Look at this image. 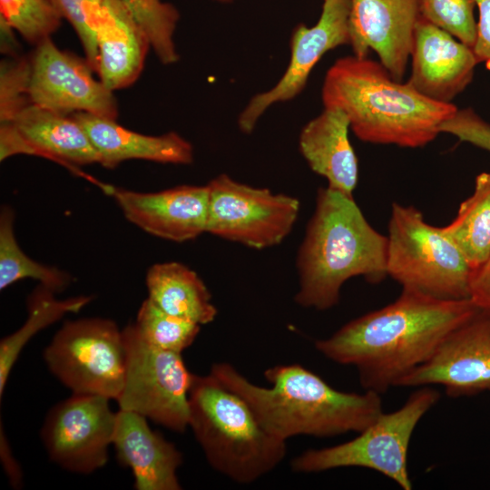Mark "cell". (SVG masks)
<instances>
[{
    "mask_svg": "<svg viewBox=\"0 0 490 490\" xmlns=\"http://www.w3.org/2000/svg\"><path fill=\"white\" fill-rule=\"evenodd\" d=\"M44 359L51 373L73 394L116 400L125 375L122 329L109 318L65 321L45 348Z\"/></svg>",
    "mask_w": 490,
    "mask_h": 490,
    "instance_id": "cell-8",
    "label": "cell"
},
{
    "mask_svg": "<svg viewBox=\"0 0 490 490\" xmlns=\"http://www.w3.org/2000/svg\"><path fill=\"white\" fill-rule=\"evenodd\" d=\"M387 276L402 288L444 300L470 299L472 268L444 231L413 205L394 202L387 235Z\"/></svg>",
    "mask_w": 490,
    "mask_h": 490,
    "instance_id": "cell-6",
    "label": "cell"
},
{
    "mask_svg": "<svg viewBox=\"0 0 490 490\" xmlns=\"http://www.w3.org/2000/svg\"><path fill=\"white\" fill-rule=\"evenodd\" d=\"M145 283L150 299L163 311L201 326L218 314L211 294L201 277L188 266L168 261L151 266Z\"/></svg>",
    "mask_w": 490,
    "mask_h": 490,
    "instance_id": "cell-23",
    "label": "cell"
},
{
    "mask_svg": "<svg viewBox=\"0 0 490 490\" xmlns=\"http://www.w3.org/2000/svg\"><path fill=\"white\" fill-rule=\"evenodd\" d=\"M470 299L477 307L490 309V254L482 265L472 271Z\"/></svg>",
    "mask_w": 490,
    "mask_h": 490,
    "instance_id": "cell-35",
    "label": "cell"
},
{
    "mask_svg": "<svg viewBox=\"0 0 490 490\" xmlns=\"http://www.w3.org/2000/svg\"><path fill=\"white\" fill-rule=\"evenodd\" d=\"M475 0H419L420 15L473 48L476 40Z\"/></svg>",
    "mask_w": 490,
    "mask_h": 490,
    "instance_id": "cell-30",
    "label": "cell"
},
{
    "mask_svg": "<svg viewBox=\"0 0 490 490\" xmlns=\"http://www.w3.org/2000/svg\"><path fill=\"white\" fill-rule=\"evenodd\" d=\"M91 0H49L63 19L73 26L77 34L85 58L96 73L97 44L94 32L91 26L88 5Z\"/></svg>",
    "mask_w": 490,
    "mask_h": 490,
    "instance_id": "cell-32",
    "label": "cell"
},
{
    "mask_svg": "<svg viewBox=\"0 0 490 490\" xmlns=\"http://www.w3.org/2000/svg\"><path fill=\"white\" fill-rule=\"evenodd\" d=\"M1 52L6 56H17L20 54V47L14 32H15L5 21L0 19Z\"/></svg>",
    "mask_w": 490,
    "mask_h": 490,
    "instance_id": "cell-37",
    "label": "cell"
},
{
    "mask_svg": "<svg viewBox=\"0 0 490 490\" xmlns=\"http://www.w3.org/2000/svg\"><path fill=\"white\" fill-rule=\"evenodd\" d=\"M443 230L473 270L486 260L490 254V172L476 176L473 194L460 204L456 218Z\"/></svg>",
    "mask_w": 490,
    "mask_h": 490,
    "instance_id": "cell-25",
    "label": "cell"
},
{
    "mask_svg": "<svg viewBox=\"0 0 490 490\" xmlns=\"http://www.w3.org/2000/svg\"><path fill=\"white\" fill-rule=\"evenodd\" d=\"M0 456L4 470L12 487L20 488L23 482L22 470L12 455V451L5 435L2 422L0 428Z\"/></svg>",
    "mask_w": 490,
    "mask_h": 490,
    "instance_id": "cell-36",
    "label": "cell"
},
{
    "mask_svg": "<svg viewBox=\"0 0 490 490\" xmlns=\"http://www.w3.org/2000/svg\"><path fill=\"white\" fill-rule=\"evenodd\" d=\"M206 232L255 250L280 244L292 230L299 201L221 173L209 181Z\"/></svg>",
    "mask_w": 490,
    "mask_h": 490,
    "instance_id": "cell-10",
    "label": "cell"
},
{
    "mask_svg": "<svg viewBox=\"0 0 490 490\" xmlns=\"http://www.w3.org/2000/svg\"><path fill=\"white\" fill-rule=\"evenodd\" d=\"M113 445L118 461L132 472L134 489H181L177 472L182 455L172 443L152 430L145 416L120 409Z\"/></svg>",
    "mask_w": 490,
    "mask_h": 490,
    "instance_id": "cell-20",
    "label": "cell"
},
{
    "mask_svg": "<svg viewBox=\"0 0 490 490\" xmlns=\"http://www.w3.org/2000/svg\"><path fill=\"white\" fill-rule=\"evenodd\" d=\"M190 418L209 465L239 484H250L285 458L286 441L260 424L249 404L211 373L192 375Z\"/></svg>",
    "mask_w": 490,
    "mask_h": 490,
    "instance_id": "cell-5",
    "label": "cell"
},
{
    "mask_svg": "<svg viewBox=\"0 0 490 490\" xmlns=\"http://www.w3.org/2000/svg\"><path fill=\"white\" fill-rule=\"evenodd\" d=\"M92 300L90 296L58 299L55 293L40 284L27 299L28 316L14 333L0 341V397L11 370L24 346L39 331L60 320L68 313H76Z\"/></svg>",
    "mask_w": 490,
    "mask_h": 490,
    "instance_id": "cell-24",
    "label": "cell"
},
{
    "mask_svg": "<svg viewBox=\"0 0 490 490\" xmlns=\"http://www.w3.org/2000/svg\"><path fill=\"white\" fill-rule=\"evenodd\" d=\"M349 129V120L341 109L324 107L302 128L299 148L310 169L328 181V188L353 197L358 163Z\"/></svg>",
    "mask_w": 490,
    "mask_h": 490,
    "instance_id": "cell-22",
    "label": "cell"
},
{
    "mask_svg": "<svg viewBox=\"0 0 490 490\" xmlns=\"http://www.w3.org/2000/svg\"><path fill=\"white\" fill-rule=\"evenodd\" d=\"M407 83L422 95L451 103L472 82L478 61L473 49L419 16Z\"/></svg>",
    "mask_w": 490,
    "mask_h": 490,
    "instance_id": "cell-18",
    "label": "cell"
},
{
    "mask_svg": "<svg viewBox=\"0 0 490 490\" xmlns=\"http://www.w3.org/2000/svg\"><path fill=\"white\" fill-rule=\"evenodd\" d=\"M124 217L143 231L174 242L206 232L208 187L180 185L156 192L104 186Z\"/></svg>",
    "mask_w": 490,
    "mask_h": 490,
    "instance_id": "cell-17",
    "label": "cell"
},
{
    "mask_svg": "<svg viewBox=\"0 0 490 490\" xmlns=\"http://www.w3.org/2000/svg\"><path fill=\"white\" fill-rule=\"evenodd\" d=\"M88 15L96 38L99 79L113 92L129 87L152 49L148 37L122 0H91Z\"/></svg>",
    "mask_w": 490,
    "mask_h": 490,
    "instance_id": "cell-19",
    "label": "cell"
},
{
    "mask_svg": "<svg viewBox=\"0 0 490 490\" xmlns=\"http://www.w3.org/2000/svg\"><path fill=\"white\" fill-rule=\"evenodd\" d=\"M125 375L116 399L120 409L138 413L175 432L189 427L192 375L181 353L147 343L133 324L122 328Z\"/></svg>",
    "mask_w": 490,
    "mask_h": 490,
    "instance_id": "cell-9",
    "label": "cell"
},
{
    "mask_svg": "<svg viewBox=\"0 0 490 490\" xmlns=\"http://www.w3.org/2000/svg\"><path fill=\"white\" fill-rule=\"evenodd\" d=\"M14 219L13 210L4 206L0 213V289L23 279H33L55 294L65 290L72 284L73 277L63 270L28 257L17 243Z\"/></svg>",
    "mask_w": 490,
    "mask_h": 490,
    "instance_id": "cell-26",
    "label": "cell"
},
{
    "mask_svg": "<svg viewBox=\"0 0 490 490\" xmlns=\"http://www.w3.org/2000/svg\"><path fill=\"white\" fill-rule=\"evenodd\" d=\"M109 400L73 394L49 410L40 436L54 463L77 474H91L106 465L116 423Z\"/></svg>",
    "mask_w": 490,
    "mask_h": 490,
    "instance_id": "cell-11",
    "label": "cell"
},
{
    "mask_svg": "<svg viewBox=\"0 0 490 490\" xmlns=\"http://www.w3.org/2000/svg\"><path fill=\"white\" fill-rule=\"evenodd\" d=\"M441 132L452 134L461 142L490 152V123L472 108H457L456 113L442 123Z\"/></svg>",
    "mask_w": 490,
    "mask_h": 490,
    "instance_id": "cell-33",
    "label": "cell"
},
{
    "mask_svg": "<svg viewBox=\"0 0 490 490\" xmlns=\"http://www.w3.org/2000/svg\"><path fill=\"white\" fill-rule=\"evenodd\" d=\"M478 307L470 299H438L409 289L387 306L354 318L315 342L325 358L354 366L361 387L378 394L426 362Z\"/></svg>",
    "mask_w": 490,
    "mask_h": 490,
    "instance_id": "cell-1",
    "label": "cell"
},
{
    "mask_svg": "<svg viewBox=\"0 0 490 490\" xmlns=\"http://www.w3.org/2000/svg\"><path fill=\"white\" fill-rule=\"evenodd\" d=\"M31 56H7L0 63V123L13 121L32 103Z\"/></svg>",
    "mask_w": 490,
    "mask_h": 490,
    "instance_id": "cell-31",
    "label": "cell"
},
{
    "mask_svg": "<svg viewBox=\"0 0 490 490\" xmlns=\"http://www.w3.org/2000/svg\"><path fill=\"white\" fill-rule=\"evenodd\" d=\"M324 107L348 116L356 136L376 144L423 147L440 133V126L457 110L433 101L407 82L394 80L379 62L356 55L338 59L326 73Z\"/></svg>",
    "mask_w": 490,
    "mask_h": 490,
    "instance_id": "cell-4",
    "label": "cell"
},
{
    "mask_svg": "<svg viewBox=\"0 0 490 490\" xmlns=\"http://www.w3.org/2000/svg\"><path fill=\"white\" fill-rule=\"evenodd\" d=\"M439 392L422 386L404 405L382 412L355 438L339 445L308 449L291 460L296 473H320L342 467H364L393 480L404 490L413 485L407 469V452L413 432L421 418L437 403Z\"/></svg>",
    "mask_w": 490,
    "mask_h": 490,
    "instance_id": "cell-7",
    "label": "cell"
},
{
    "mask_svg": "<svg viewBox=\"0 0 490 490\" xmlns=\"http://www.w3.org/2000/svg\"><path fill=\"white\" fill-rule=\"evenodd\" d=\"M149 39L151 48L163 64L179 61L174 34L180 20L178 9L162 0H122Z\"/></svg>",
    "mask_w": 490,
    "mask_h": 490,
    "instance_id": "cell-27",
    "label": "cell"
},
{
    "mask_svg": "<svg viewBox=\"0 0 490 490\" xmlns=\"http://www.w3.org/2000/svg\"><path fill=\"white\" fill-rule=\"evenodd\" d=\"M387 236L370 225L354 197L319 188L297 253L296 303L327 310L339 302L349 279L361 276L380 283L387 277Z\"/></svg>",
    "mask_w": 490,
    "mask_h": 490,
    "instance_id": "cell-3",
    "label": "cell"
},
{
    "mask_svg": "<svg viewBox=\"0 0 490 490\" xmlns=\"http://www.w3.org/2000/svg\"><path fill=\"white\" fill-rule=\"evenodd\" d=\"M71 115L85 131L99 155V164L105 168L113 169L128 160L172 164L193 162V146L177 132L146 135L128 130L113 119L88 113Z\"/></svg>",
    "mask_w": 490,
    "mask_h": 490,
    "instance_id": "cell-21",
    "label": "cell"
},
{
    "mask_svg": "<svg viewBox=\"0 0 490 490\" xmlns=\"http://www.w3.org/2000/svg\"><path fill=\"white\" fill-rule=\"evenodd\" d=\"M478 9L476 40L472 48L479 63L490 71V0H475Z\"/></svg>",
    "mask_w": 490,
    "mask_h": 490,
    "instance_id": "cell-34",
    "label": "cell"
},
{
    "mask_svg": "<svg viewBox=\"0 0 490 490\" xmlns=\"http://www.w3.org/2000/svg\"><path fill=\"white\" fill-rule=\"evenodd\" d=\"M0 19L34 46L50 38L63 20L49 0H0Z\"/></svg>",
    "mask_w": 490,
    "mask_h": 490,
    "instance_id": "cell-29",
    "label": "cell"
},
{
    "mask_svg": "<svg viewBox=\"0 0 490 490\" xmlns=\"http://www.w3.org/2000/svg\"><path fill=\"white\" fill-rule=\"evenodd\" d=\"M420 16L419 0H350L349 44L354 55H378L391 77L402 82Z\"/></svg>",
    "mask_w": 490,
    "mask_h": 490,
    "instance_id": "cell-16",
    "label": "cell"
},
{
    "mask_svg": "<svg viewBox=\"0 0 490 490\" xmlns=\"http://www.w3.org/2000/svg\"><path fill=\"white\" fill-rule=\"evenodd\" d=\"M132 324L150 345L177 353H181L194 342L201 327L163 311L148 298L141 304Z\"/></svg>",
    "mask_w": 490,
    "mask_h": 490,
    "instance_id": "cell-28",
    "label": "cell"
},
{
    "mask_svg": "<svg viewBox=\"0 0 490 490\" xmlns=\"http://www.w3.org/2000/svg\"><path fill=\"white\" fill-rule=\"evenodd\" d=\"M30 56L33 104L63 115L88 113L117 120L113 92L95 79L86 58L61 50L51 37L35 45Z\"/></svg>",
    "mask_w": 490,
    "mask_h": 490,
    "instance_id": "cell-12",
    "label": "cell"
},
{
    "mask_svg": "<svg viewBox=\"0 0 490 490\" xmlns=\"http://www.w3.org/2000/svg\"><path fill=\"white\" fill-rule=\"evenodd\" d=\"M214 1H218V2H220V3H229V2H232L234 0H214Z\"/></svg>",
    "mask_w": 490,
    "mask_h": 490,
    "instance_id": "cell-38",
    "label": "cell"
},
{
    "mask_svg": "<svg viewBox=\"0 0 490 490\" xmlns=\"http://www.w3.org/2000/svg\"><path fill=\"white\" fill-rule=\"evenodd\" d=\"M210 373L249 404L268 432L286 442L297 436L359 433L383 412L380 394L335 389L299 364L267 368L269 387L252 383L226 362L214 363Z\"/></svg>",
    "mask_w": 490,
    "mask_h": 490,
    "instance_id": "cell-2",
    "label": "cell"
},
{
    "mask_svg": "<svg viewBox=\"0 0 490 490\" xmlns=\"http://www.w3.org/2000/svg\"><path fill=\"white\" fill-rule=\"evenodd\" d=\"M17 154L43 157L74 172L100 162L88 135L72 115L33 103L0 125L1 162Z\"/></svg>",
    "mask_w": 490,
    "mask_h": 490,
    "instance_id": "cell-15",
    "label": "cell"
},
{
    "mask_svg": "<svg viewBox=\"0 0 490 490\" xmlns=\"http://www.w3.org/2000/svg\"><path fill=\"white\" fill-rule=\"evenodd\" d=\"M350 0H324L318 22L298 24L290 39V58L284 74L270 89L254 95L238 118L240 130L250 134L263 113L278 103L297 97L320 58L329 50L349 44Z\"/></svg>",
    "mask_w": 490,
    "mask_h": 490,
    "instance_id": "cell-14",
    "label": "cell"
},
{
    "mask_svg": "<svg viewBox=\"0 0 490 490\" xmlns=\"http://www.w3.org/2000/svg\"><path fill=\"white\" fill-rule=\"evenodd\" d=\"M440 385L451 397L490 392V309L477 308L397 387Z\"/></svg>",
    "mask_w": 490,
    "mask_h": 490,
    "instance_id": "cell-13",
    "label": "cell"
}]
</instances>
